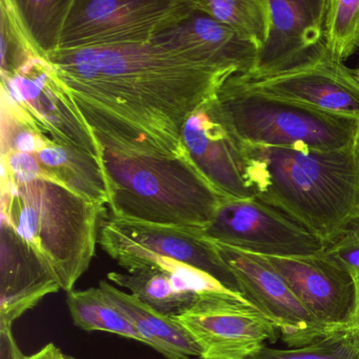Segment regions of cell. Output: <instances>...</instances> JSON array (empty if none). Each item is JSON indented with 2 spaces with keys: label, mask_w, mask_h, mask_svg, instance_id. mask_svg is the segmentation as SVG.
Returning a JSON list of instances; mask_svg holds the SVG:
<instances>
[{
  "label": "cell",
  "mask_w": 359,
  "mask_h": 359,
  "mask_svg": "<svg viewBox=\"0 0 359 359\" xmlns=\"http://www.w3.org/2000/svg\"><path fill=\"white\" fill-rule=\"evenodd\" d=\"M217 97L235 131L249 146L340 150L359 144V121L256 91L236 75L224 83Z\"/></svg>",
  "instance_id": "5b68a950"
},
{
  "label": "cell",
  "mask_w": 359,
  "mask_h": 359,
  "mask_svg": "<svg viewBox=\"0 0 359 359\" xmlns=\"http://www.w3.org/2000/svg\"><path fill=\"white\" fill-rule=\"evenodd\" d=\"M151 43L192 62L234 71L236 75L252 72L258 51L232 28L196 9Z\"/></svg>",
  "instance_id": "2e32d148"
},
{
  "label": "cell",
  "mask_w": 359,
  "mask_h": 359,
  "mask_svg": "<svg viewBox=\"0 0 359 359\" xmlns=\"http://www.w3.org/2000/svg\"><path fill=\"white\" fill-rule=\"evenodd\" d=\"M104 212V205L48 178L26 184L1 180V219L13 226L67 293L95 256Z\"/></svg>",
  "instance_id": "277c9868"
},
{
  "label": "cell",
  "mask_w": 359,
  "mask_h": 359,
  "mask_svg": "<svg viewBox=\"0 0 359 359\" xmlns=\"http://www.w3.org/2000/svg\"><path fill=\"white\" fill-rule=\"evenodd\" d=\"M236 76L256 91L359 121V83L352 70L333 60L327 50L277 74L258 79Z\"/></svg>",
  "instance_id": "4fadbf2b"
},
{
  "label": "cell",
  "mask_w": 359,
  "mask_h": 359,
  "mask_svg": "<svg viewBox=\"0 0 359 359\" xmlns=\"http://www.w3.org/2000/svg\"><path fill=\"white\" fill-rule=\"evenodd\" d=\"M355 287L354 310H353L352 319H351L348 329L354 331L359 337V277L353 279Z\"/></svg>",
  "instance_id": "f546056e"
},
{
  "label": "cell",
  "mask_w": 359,
  "mask_h": 359,
  "mask_svg": "<svg viewBox=\"0 0 359 359\" xmlns=\"http://www.w3.org/2000/svg\"><path fill=\"white\" fill-rule=\"evenodd\" d=\"M254 359H359V337L352 330H340L299 348L264 346Z\"/></svg>",
  "instance_id": "484cf974"
},
{
  "label": "cell",
  "mask_w": 359,
  "mask_h": 359,
  "mask_svg": "<svg viewBox=\"0 0 359 359\" xmlns=\"http://www.w3.org/2000/svg\"><path fill=\"white\" fill-rule=\"evenodd\" d=\"M247 154L254 197L325 245L358 217L359 144L340 150L247 144Z\"/></svg>",
  "instance_id": "7a4b0ae2"
},
{
  "label": "cell",
  "mask_w": 359,
  "mask_h": 359,
  "mask_svg": "<svg viewBox=\"0 0 359 359\" xmlns=\"http://www.w3.org/2000/svg\"><path fill=\"white\" fill-rule=\"evenodd\" d=\"M98 287L137 330L144 344L167 359L201 358L198 346L177 319L157 312L109 281H100Z\"/></svg>",
  "instance_id": "d6986e66"
},
{
  "label": "cell",
  "mask_w": 359,
  "mask_h": 359,
  "mask_svg": "<svg viewBox=\"0 0 359 359\" xmlns=\"http://www.w3.org/2000/svg\"><path fill=\"white\" fill-rule=\"evenodd\" d=\"M325 45L331 57L339 62L359 48V0H327Z\"/></svg>",
  "instance_id": "cb8c5ba5"
},
{
  "label": "cell",
  "mask_w": 359,
  "mask_h": 359,
  "mask_svg": "<svg viewBox=\"0 0 359 359\" xmlns=\"http://www.w3.org/2000/svg\"><path fill=\"white\" fill-rule=\"evenodd\" d=\"M323 253L335 260L353 279L359 277V216L336 241L325 245Z\"/></svg>",
  "instance_id": "83f0119b"
},
{
  "label": "cell",
  "mask_w": 359,
  "mask_h": 359,
  "mask_svg": "<svg viewBox=\"0 0 359 359\" xmlns=\"http://www.w3.org/2000/svg\"><path fill=\"white\" fill-rule=\"evenodd\" d=\"M176 319L196 342L201 359H254L279 335L270 319L230 290L203 292Z\"/></svg>",
  "instance_id": "9c48e42d"
},
{
  "label": "cell",
  "mask_w": 359,
  "mask_h": 359,
  "mask_svg": "<svg viewBox=\"0 0 359 359\" xmlns=\"http://www.w3.org/2000/svg\"><path fill=\"white\" fill-rule=\"evenodd\" d=\"M1 76H9L35 57H43L22 27L14 0H0Z\"/></svg>",
  "instance_id": "d4e9b609"
},
{
  "label": "cell",
  "mask_w": 359,
  "mask_h": 359,
  "mask_svg": "<svg viewBox=\"0 0 359 359\" xmlns=\"http://www.w3.org/2000/svg\"><path fill=\"white\" fill-rule=\"evenodd\" d=\"M62 290L45 262L13 226L1 219L0 236V327L12 329L27 311Z\"/></svg>",
  "instance_id": "e0dca14e"
},
{
  "label": "cell",
  "mask_w": 359,
  "mask_h": 359,
  "mask_svg": "<svg viewBox=\"0 0 359 359\" xmlns=\"http://www.w3.org/2000/svg\"><path fill=\"white\" fill-rule=\"evenodd\" d=\"M51 142L36 126L1 104V155L13 152L37 154Z\"/></svg>",
  "instance_id": "4316f807"
},
{
  "label": "cell",
  "mask_w": 359,
  "mask_h": 359,
  "mask_svg": "<svg viewBox=\"0 0 359 359\" xmlns=\"http://www.w3.org/2000/svg\"><path fill=\"white\" fill-rule=\"evenodd\" d=\"M193 11V0H73L57 51L149 45Z\"/></svg>",
  "instance_id": "52a82bcc"
},
{
  "label": "cell",
  "mask_w": 359,
  "mask_h": 359,
  "mask_svg": "<svg viewBox=\"0 0 359 359\" xmlns=\"http://www.w3.org/2000/svg\"><path fill=\"white\" fill-rule=\"evenodd\" d=\"M194 9L226 25L243 39L262 47L268 34V0H193Z\"/></svg>",
  "instance_id": "603a6c76"
},
{
  "label": "cell",
  "mask_w": 359,
  "mask_h": 359,
  "mask_svg": "<svg viewBox=\"0 0 359 359\" xmlns=\"http://www.w3.org/2000/svg\"><path fill=\"white\" fill-rule=\"evenodd\" d=\"M353 75H354L355 79H356L357 83H359V67L355 70H352Z\"/></svg>",
  "instance_id": "4dcf8cb0"
},
{
  "label": "cell",
  "mask_w": 359,
  "mask_h": 359,
  "mask_svg": "<svg viewBox=\"0 0 359 359\" xmlns=\"http://www.w3.org/2000/svg\"><path fill=\"white\" fill-rule=\"evenodd\" d=\"M268 34L247 79L277 74L304 64L327 50V0H268Z\"/></svg>",
  "instance_id": "5bb4252c"
},
{
  "label": "cell",
  "mask_w": 359,
  "mask_h": 359,
  "mask_svg": "<svg viewBox=\"0 0 359 359\" xmlns=\"http://www.w3.org/2000/svg\"><path fill=\"white\" fill-rule=\"evenodd\" d=\"M190 359H201V358H190Z\"/></svg>",
  "instance_id": "1f68e13d"
},
{
  "label": "cell",
  "mask_w": 359,
  "mask_h": 359,
  "mask_svg": "<svg viewBox=\"0 0 359 359\" xmlns=\"http://www.w3.org/2000/svg\"><path fill=\"white\" fill-rule=\"evenodd\" d=\"M98 245L127 272L161 268L178 273H198L241 294L215 243L203 231L111 215L102 219Z\"/></svg>",
  "instance_id": "8992f818"
},
{
  "label": "cell",
  "mask_w": 359,
  "mask_h": 359,
  "mask_svg": "<svg viewBox=\"0 0 359 359\" xmlns=\"http://www.w3.org/2000/svg\"><path fill=\"white\" fill-rule=\"evenodd\" d=\"M48 60L98 147L188 159L184 123L236 75L154 43L56 51Z\"/></svg>",
  "instance_id": "6da1fadb"
},
{
  "label": "cell",
  "mask_w": 359,
  "mask_h": 359,
  "mask_svg": "<svg viewBox=\"0 0 359 359\" xmlns=\"http://www.w3.org/2000/svg\"><path fill=\"white\" fill-rule=\"evenodd\" d=\"M1 102L55 144L100 157L97 142L48 58H33L14 74L1 76Z\"/></svg>",
  "instance_id": "ba28073f"
},
{
  "label": "cell",
  "mask_w": 359,
  "mask_h": 359,
  "mask_svg": "<svg viewBox=\"0 0 359 359\" xmlns=\"http://www.w3.org/2000/svg\"><path fill=\"white\" fill-rule=\"evenodd\" d=\"M67 304L73 323L83 331L116 334L144 344L137 330L98 287L69 292Z\"/></svg>",
  "instance_id": "44dd1931"
},
{
  "label": "cell",
  "mask_w": 359,
  "mask_h": 359,
  "mask_svg": "<svg viewBox=\"0 0 359 359\" xmlns=\"http://www.w3.org/2000/svg\"><path fill=\"white\" fill-rule=\"evenodd\" d=\"M108 279L157 312L175 319L189 310L203 292L229 290L205 274L161 268L127 273L113 271L108 273Z\"/></svg>",
  "instance_id": "ac0fdd59"
},
{
  "label": "cell",
  "mask_w": 359,
  "mask_h": 359,
  "mask_svg": "<svg viewBox=\"0 0 359 359\" xmlns=\"http://www.w3.org/2000/svg\"><path fill=\"white\" fill-rule=\"evenodd\" d=\"M10 327H0V359H26Z\"/></svg>",
  "instance_id": "f1b7e54d"
},
{
  "label": "cell",
  "mask_w": 359,
  "mask_h": 359,
  "mask_svg": "<svg viewBox=\"0 0 359 359\" xmlns=\"http://www.w3.org/2000/svg\"><path fill=\"white\" fill-rule=\"evenodd\" d=\"M215 245L243 297L274 323L287 346L299 348L336 332L306 310L264 256Z\"/></svg>",
  "instance_id": "8fae6325"
},
{
  "label": "cell",
  "mask_w": 359,
  "mask_h": 359,
  "mask_svg": "<svg viewBox=\"0 0 359 359\" xmlns=\"http://www.w3.org/2000/svg\"><path fill=\"white\" fill-rule=\"evenodd\" d=\"M111 215L203 231L224 198L192 159L100 147Z\"/></svg>",
  "instance_id": "3957f363"
},
{
  "label": "cell",
  "mask_w": 359,
  "mask_h": 359,
  "mask_svg": "<svg viewBox=\"0 0 359 359\" xmlns=\"http://www.w3.org/2000/svg\"><path fill=\"white\" fill-rule=\"evenodd\" d=\"M35 156L43 178L58 182L88 201L108 205V184L100 157L53 142Z\"/></svg>",
  "instance_id": "ffe728a7"
},
{
  "label": "cell",
  "mask_w": 359,
  "mask_h": 359,
  "mask_svg": "<svg viewBox=\"0 0 359 359\" xmlns=\"http://www.w3.org/2000/svg\"><path fill=\"white\" fill-rule=\"evenodd\" d=\"M195 167L224 197L255 198L248 182L247 144L235 131L217 96L195 111L182 130Z\"/></svg>",
  "instance_id": "7c38bea8"
},
{
  "label": "cell",
  "mask_w": 359,
  "mask_h": 359,
  "mask_svg": "<svg viewBox=\"0 0 359 359\" xmlns=\"http://www.w3.org/2000/svg\"><path fill=\"white\" fill-rule=\"evenodd\" d=\"M14 5L41 55L48 58L55 53L73 0H14Z\"/></svg>",
  "instance_id": "7402d4cb"
},
{
  "label": "cell",
  "mask_w": 359,
  "mask_h": 359,
  "mask_svg": "<svg viewBox=\"0 0 359 359\" xmlns=\"http://www.w3.org/2000/svg\"><path fill=\"white\" fill-rule=\"evenodd\" d=\"M203 234L215 243L274 257L317 255L325 248L297 222L257 198L224 197Z\"/></svg>",
  "instance_id": "30bf717a"
},
{
  "label": "cell",
  "mask_w": 359,
  "mask_h": 359,
  "mask_svg": "<svg viewBox=\"0 0 359 359\" xmlns=\"http://www.w3.org/2000/svg\"><path fill=\"white\" fill-rule=\"evenodd\" d=\"M306 310L334 331L348 329L354 310L352 276L325 253L298 257L264 256Z\"/></svg>",
  "instance_id": "9a60e30c"
}]
</instances>
